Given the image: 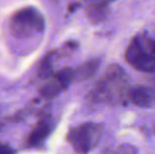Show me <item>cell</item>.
I'll return each mask as SVG.
<instances>
[{
  "label": "cell",
  "mask_w": 155,
  "mask_h": 154,
  "mask_svg": "<svg viewBox=\"0 0 155 154\" xmlns=\"http://www.w3.org/2000/svg\"><path fill=\"white\" fill-rule=\"evenodd\" d=\"M127 84L124 71L119 64H112L96 82L89 97L93 103H116L127 99Z\"/></svg>",
  "instance_id": "cell-1"
},
{
  "label": "cell",
  "mask_w": 155,
  "mask_h": 154,
  "mask_svg": "<svg viewBox=\"0 0 155 154\" xmlns=\"http://www.w3.org/2000/svg\"><path fill=\"white\" fill-rule=\"evenodd\" d=\"M10 29L16 37H31L45 30V19L36 8L27 6L12 15Z\"/></svg>",
  "instance_id": "cell-2"
},
{
  "label": "cell",
  "mask_w": 155,
  "mask_h": 154,
  "mask_svg": "<svg viewBox=\"0 0 155 154\" xmlns=\"http://www.w3.org/2000/svg\"><path fill=\"white\" fill-rule=\"evenodd\" d=\"M104 126L95 123H86L72 128L67 135V139L72 148L78 153H88L100 140Z\"/></svg>",
  "instance_id": "cell-3"
},
{
  "label": "cell",
  "mask_w": 155,
  "mask_h": 154,
  "mask_svg": "<svg viewBox=\"0 0 155 154\" xmlns=\"http://www.w3.org/2000/svg\"><path fill=\"white\" fill-rule=\"evenodd\" d=\"M124 59L136 71L143 73L155 72V55L143 51L137 43L135 37L131 39L126 49Z\"/></svg>",
  "instance_id": "cell-4"
},
{
  "label": "cell",
  "mask_w": 155,
  "mask_h": 154,
  "mask_svg": "<svg viewBox=\"0 0 155 154\" xmlns=\"http://www.w3.org/2000/svg\"><path fill=\"white\" fill-rule=\"evenodd\" d=\"M127 99L138 108H152L155 103V90L146 86H132L127 91Z\"/></svg>",
  "instance_id": "cell-5"
},
{
  "label": "cell",
  "mask_w": 155,
  "mask_h": 154,
  "mask_svg": "<svg viewBox=\"0 0 155 154\" xmlns=\"http://www.w3.org/2000/svg\"><path fill=\"white\" fill-rule=\"evenodd\" d=\"M52 132V118L50 115H43L37 121L36 126L27 138L28 147H36L40 145Z\"/></svg>",
  "instance_id": "cell-6"
},
{
  "label": "cell",
  "mask_w": 155,
  "mask_h": 154,
  "mask_svg": "<svg viewBox=\"0 0 155 154\" xmlns=\"http://www.w3.org/2000/svg\"><path fill=\"white\" fill-rule=\"evenodd\" d=\"M86 14L92 23H100L104 21L109 16L108 0H86Z\"/></svg>",
  "instance_id": "cell-7"
},
{
  "label": "cell",
  "mask_w": 155,
  "mask_h": 154,
  "mask_svg": "<svg viewBox=\"0 0 155 154\" xmlns=\"http://www.w3.org/2000/svg\"><path fill=\"white\" fill-rule=\"evenodd\" d=\"M100 66H101V60L98 57H94L87 60L84 64H80L74 70V80L76 81H84L88 80L98 72Z\"/></svg>",
  "instance_id": "cell-8"
},
{
  "label": "cell",
  "mask_w": 155,
  "mask_h": 154,
  "mask_svg": "<svg viewBox=\"0 0 155 154\" xmlns=\"http://www.w3.org/2000/svg\"><path fill=\"white\" fill-rule=\"evenodd\" d=\"M64 89H63L61 84L59 82V80L53 74L50 78H48V81L41 87L39 92H40V95L42 97H45L47 99H51L53 97L57 96Z\"/></svg>",
  "instance_id": "cell-9"
},
{
  "label": "cell",
  "mask_w": 155,
  "mask_h": 154,
  "mask_svg": "<svg viewBox=\"0 0 155 154\" xmlns=\"http://www.w3.org/2000/svg\"><path fill=\"white\" fill-rule=\"evenodd\" d=\"M53 58H54V53L50 52L48 53L45 57L41 59V61L39 62L38 68H37V73L41 78L43 79H48L54 74L53 73Z\"/></svg>",
  "instance_id": "cell-10"
},
{
  "label": "cell",
  "mask_w": 155,
  "mask_h": 154,
  "mask_svg": "<svg viewBox=\"0 0 155 154\" xmlns=\"http://www.w3.org/2000/svg\"><path fill=\"white\" fill-rule=\"evenodd\" d=\"M54 75L57 77V79L59 80L64 90L68 87L71 86V84L74 81V70L71 68H63L62 70L58 71Z\"/></svg>",
  "instance_id": "cell-11"
},
{
  "label": "cell",
  "mask_w": 155,
  "mask_h": 154,
  "mask_svg": "<svg viewBox=\"0 0 155 154\" xmlns=\"http://www.w3.org/2000/svg\"><path fill=\"white\" fill-rule=\"evenodd\" d=\"M104 152H112V153H120V154H135L137 153V149L134 146L129 144L119 145L116 149L113 150H106Z\"/></svg>",
  "instance_id": "cell-12"
},
{
  "label": "cell",
  "mask_w": 155,
  "mask_h": 154,
  "mask_svg": "<svg viewBox=\"0 0 155 154\" xmlns=\"http://www.w3.org/2000/svg\"><path fill=\"white\" fill-rule=\"evenodd\" d=\"M13 152H14V150H13L8 145L0 143V154H8V153H13Z\"/></svg>",
  "instance_id": "cell-13"
},
{
  "label": "cell",
  "mask_w": 155,
  "mask_h": 154,
  "mask_svg": "<svg viewBox=\"0 0 155 154\" xmlns=\"http://www.w3.org/2000/svg\"><path fill=\"white\" fill-rule=\"evenodd\" d=\"M80 4H78V3H76V4H73V5H71L69 8V10L71 11V12H74V10H75L76 8H78V6H79Z\"/></svg>",
  "instance_id": "cell-14"
},
{
  "label": "cell",
  "mask_w": 155,
  "mask_h": 154,
  "mask_svg": "<svg viewBox=\"0 0 155 154\" xmlns=\"http://www.w3.org/2000/svg\"><path fill=\"white\" fill-rule=\"evenodd\" d=\"M153 131H154V134H155V125H154V128H153Z\"/></svg>",
  "instance_id": "cell-15"
},
{
  "label": "cell",
  "mask_w": 155,
  "mask_h": 154,
  "mask_svg": "<svg viewBox=\"0 0 155 154\" xmlns=\"http://www.w3.org/2000/svg\"><path fill=\"white\" fill-rule=\"evenodd\" d=\"M109 2H112V1H114V0H108Z\"/></svg>",
  "instance_id": "cell-16"
},
{
  "label": "cell",
  "mask_w": 155,
  "mask_h": 154,
  "mask_svg": "<svg viewBox=\"0 0 155 154\" xmlns=\"http://www.w3.org/2000/svg\"><path fill=\"white\" fill-rule=\"evenodd\" d=\"M153 74H154V80H155V72L153 73Z\"/></svg>",
  "instance_id": "cell-17"
},
{
  "label": "cell",
  "mask_w": 155,
  "mask_h": 154,
  "mask_svg": "<svg viewBox=\"0 0 155 154\" xmlns=\"http://www.w3.org/2000/svg\"><path fill=\"white\" fill-rule=\"evenodd\" d=\"M0 128H1V125H0Z\"/></svg>",
  "instance_id": "cell-18"
}]
</instances>
